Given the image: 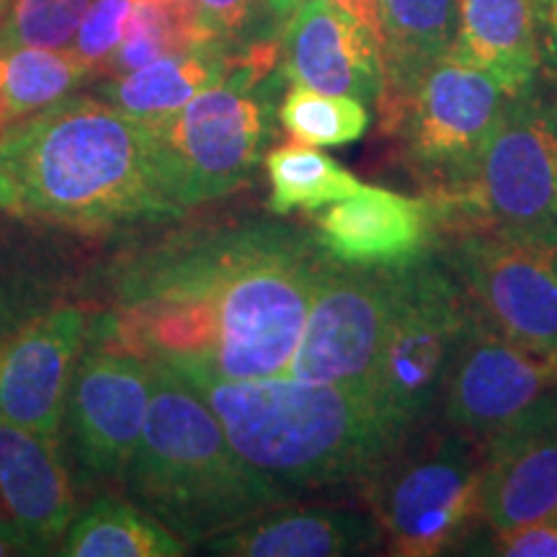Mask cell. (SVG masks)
<instances>
[{"label":"cell","instance_id":"9c48e42d","mask_svg":"<svg viewBox=\"0 0 557 557\" xmlns=\"http://www.w3.org/2000/svg\"><path fill=\"white\" fill-rule=\"evenodd\" d=\"M506 103L498 81L449 54L429 70L389 135L431 201L468 189Z\"/></svg>","mask_w":557,"mask_h":557},{"label":"cell","instance_id":"d6986e66","mask_svg":"<svg viewBox=\"0 0 557 557\" xmlns=\"http://www.w3.org/2000/svg\"><path fill=\"white\" fill-rule=\"evenodd\" d=\"M385 532L374 513L351 508H269L205 542L225 557H346L377 553Z\"/></svg>","mask_w":557,"mask_h":557},{"label":"cell","instance_id":"8fae6325","mask_svg":"<svg viewBox=\"0 0 557 557\" xmlns=\"http://www.w3.org/2000/svg\"><path fill=\"white\" fill-rule=\"evenodd\" d=\"M389 297L393 269L346 267L331 261L310 305L287 377L364 387L374 393Z\"/></svg>","mask_w":557,"mask_h":557},{"label":"cell","instance_id":"6da1fadb","mask_svg":"<svg viewBox=\"0 0 557 557\" xmlns=\"http://www.w3.org/2000/svg\"><path fill=\"white\" fill-rule=\"evenodd\" d=\"M331 256L312 233L248 220L173 235L120 263L88 338L220 380L287 374Z\"/></svg>","mask_w":557,"mask_h":557},{"label":"cell","instance_id":"74e56055","mask_svg":"<svg viewBox=\"0 0 557 557\" xmlns=\"http://www.w3.org/2000/svg\"><path fill=\"white\" fill-rule=\"evenodd\" d=\"M11 3L13 0H0V21L5 18V13H9V9H11Z\"/></svg>","mask_w":557,"mask_h":557},{"label":"cell","instance_id":"ffe728a7","mask_svg":"<svg viewBox=\"0 0 557 557\" xmlns=\"http://www.w3.org/2000/svg\"><path fill=\"white\" fill-rule=\"evenodd\" d=\"M459 0H380L382 132L389 135L426 73L455 45Z\"/></svg>","mask_w":557,"mask_h":557},{"label":"cell","instance_id":"ac0fdd59","mask_svg":"<svg viewBox=\"0 0 557 557\" xmlns=\"http://www.w3.org/2000/svg\"><path fill=\"white\" fill-rule=\"evenodd\" d=\"M284 26L282 70L289 83L380 101L382 47L359 18L331 0H302Z\"/></svg>","mask_w":557,"mask_h":557},{"label":"cell","instance_id":"d4e9b609","mask_svg":"<svg viewBox=\"0 0 557 557\" xmlns=\"http://www.w3.org/2000/svg\"><path fill=\"white\" fill-rule=\"evenodd\" d=\"M207 41L222 39L205 26L197 0H137L120 47L96 70V75L116 78L165 54L191 50Z\"/></svg>","mask_w":557,"mask_h":557},{"label":"cell","instance_id":"7a4b0ae2","mask_svg":"<svg viewBox=\"0 0 557 557\" xmlns=\"http://www.w3.org/2000/svg\"><path fill=\"white\" fill-rule=\"evenodd\" d=\"M18 212L75 230L181 218L165 194L148 122L94 96H65L0 129Z\"/></svg>","mask_w":557,"mask_h":557},{"label":"cell","instance_id":"30bf717a","mask_svg":"<svg viewBox=\"0 0 557 557\" xmlns=\"http://www.w3.org/2000/svg\"><path fill=\"white\" fill-rule=\"evenodd\" d=\"M444 259L498 333L557 357V225L459 230Z\"/></svg>","mask_w":557,"mask_h":557},{"label":"cell","instance_id":"1f68e13d","mask_svg":"<svg viewBox=\"0 0 557 557\" xmlns=\"http://www.w3.org/2000/svg\"><path fill=\"white\" fill-rule=\"evenodd\" d=\"M537 11V45L540 67L557 81V0H534Z\"/></svg>","mask_w":557,"mask_h":557},{"label":"cell","instance_id":"4316f807","mask_svg":"<svg viewBox=\"0 0 557 557\" xmlns=\"http://www.w3.org/2000/svg\"><path fill=\"white\" fill-rule=\"evenodd\" d=\"M276 114L295 143L312 145V148L357 143L369 127L364 101L341 94H323V90L297 86V83H292V88L284 94Z\"/></svg>","mask_w":557,"mask_h":557},{"label":"cell","instance_id":"cb8c5ba5","mask_svg":"<svg viewBox=\"0 0 557 557\" xmlns=\"http://www.w3.org/2000/svg\"><path fill=\"white\" fill-rule=\"evenodd\" d=\"M94 75V67L70 47H18L0 54V129L65 99Z\"/></svg>","mask_w":557,"mask_h":557},{"label":"cell","instance_id":"2e32d148","mask_svg":"<svg viewBox=\"0 0 557 557\" xmlns=\"http://www.w3.org/2000/svg\"><path fill=\"white\" fill-rule=\"evenodd\" d=\"M442 235V218L429 197H406L380 186H361L315 218L320 246L346 267H403L431 253Z\"/></svg>","mask_w":557,"mask_h":557},{"label":"cell","instance_id":"8992f818","mask_svg":"<svg viewBox=\"0 0 557 557\" xmlns=\"http://www.w3.org/2000/svg\"><path fill=\"white\" fill-rule=\"evenodd\" d=\"M475 315L468 289L436 248L393 267V297L374 393L410 434L442 408L451 367Z\"/></svg>","mask_w":557,"mask_h":557},{"label":"cell","instance_id":"e0dca14e","mask_svg":"<svg viewBox=\"0 0 557 557\" xmlns=\"http://www.w3.org/2000/svg\"><path fill=\"white\" fill-rule=\"evenodd\" d=\"M73 506L58 438L0 423V537L13 553H60Z\"/></svg>","mask_w":557,"mask_h":557},{"label":"cell","instance_id":"7402d4cb","mask_svg":"<svg viewBox=\"0 0 557 557\" xmlns=\"http://www.w3.org/2000/svg\"><path fill=\"white\" fill-rule=\"evenodd\" d=\"M243 52H235L227 41H207L109 78L99 86V94L103 101L135 120L163 122L207 88L225 81L230 70L240 62Z\"/></svg>","mask_w":557,"mask_h":557},{"label":"cell","instance_id":"4fadbf2b","mask_svg":"<svg viewBox=\"0 0 557 557\" xmlns=\"http://www.w3.org/2000/svg\"><path fill=\"white\" fill-rule=\"evenodd\" d=\"M557 385V357L506 338L480 312L459 348L442 400L444 426L485 442Z\"/></svg>","mask_w":557,"mask_h":557},{"label":"cell","instance_id":"44dd1931","mask_svg":"<svg viewBox=\"0 0 557 557\" xmlns=\"http://www.w3.org/2000/svg\"><path fill=\"white\" fill-rule=\"evenodd\" d=\"M449 58L483 70L508 96L527 90L540 70L534 0H459Z\"/></svg>","mask_w":557,"mask_h":557},{"label":"cell","instance_id":"5bb4252c","mask_svg":"<svg viewBox=\"0 0 557 557\" xmlns=\"http://www.w3.org/2000/svg\"><path fill=\"white\" fill-rule=\"evenodd\" d=\"M86 329V310L65 305L21 320L0 336V423L60 436Z\"/></svg>","mask_w":557,"mask_h":557},{"label":"cell","instance_id":"4dcf8cb0","mask_svg":"<svg viewBox=\"0 0 557 557\" xmlns=\"http://www.w3.org/2000/svg\"><path fill=\"white\" fill-rule=\"evenodd\" d=\"M197 9L207 29L233 47L246 45L263 11H271L267 0H197Z\"/></svg>","mask_w":557,"mask_h":557},{"label":"cell","instance_id":"d590c367","mask_svg":"<svg viewBox=\"0 0 557 557\" xmlns=\"http://www.w3.org/2000/svg\"><path fill=\"white\" fill-rule=\"evenodd\" d=\"M267 3H269L271 13H274L278 21H284V24H287V18L299 9V3H302V0H267Z\"/></svg>","mask_w":557,"mask_h":557},{"label":"cell","instance_id":"f1b7e54d","mask_svg":"<svg viewBox=\"0 0 557 557\" xmlns=\"http://www.w3.org/2000/svg\"><path fill=\"white\" fill-rule=\"evenodd\" d=\"M135 3L137 0H94L90 3L70 50L94 67V75L107 62L109 54L120 47Z\"/></svg>","mask_w":557,"mask_h":557},{"label":"cell","instance_id":"83f0119b","mask_svg":"<svg viewBox=\"0 0 557 557\" xmlns=\"http://www.w3.org/2000/svg\"><path fill=\"white\" fill-rule=\"evenodd\" d=\"M94 0H13L0 26L5 52L18 47L65 50L73 45Z\"/></svg>","mask_w":557,"mask_h":557},{"label":"cell","instance_id":"277c9868","mask_svg":"<svg viewBox=\"0 0 557 557\" xmlns=\"http://www.w3.org/2000/svg\"><path fill=\"white\" fill-rule=\"evenodd\" d=\"M148 364V421L122 478L132 504L189 547L292 504L287 491L235 451L220 418L184 374L163 361Z\"/></svg>","mask_w":557,"mask_h":557},{"label":"cell","instance_id":"5b68a950","mask_svg":"<svg viewBox=\"0 0 557 557\" xmlns=\"http://www.w3.org/2000/svg\"><path fill=\"white\" fill-rule=\"evenodd\" d=\"M282 52L276 41L248 45L225 81L163 122L158 139L165 194L178 214L238 191L267 156L271 103L261 81Z\"/></svg>","mask_w":557,"mask_h":557},{"label":"cell","instance_id":"836d02e7","mask_svg":"<svg viewBox=\"0 0 557 557\" xmlns=\"http://www.w3.org/2000/svg\"><path fill=\"white\" fill-rule=\"evenodd\" d=\"M24 302L0 282V336L16 329L21 320H24Z\"/></svg>","mask_w":557,"mask_h":557},{"label":"cell","instance_id":"e575fe53","mask_svg":"<svg viewBox=\"0 0 557 557\" xmlns=\"http://www.w3.org/2000/svg\"><path fill=\"white\" fill-rule=\"evenodd\" d=\"M0 212H18L16 184L3 165H0Z\"/></svg>","mask_w":557,"mask_h":557},{"label":"cell","instance_id":"7c38bea8","mask_svg":"<svg viewBox=\"0 0 557 557\" xmlns=\"http://www.w3.org/2000/svg\"><path fill=\"white\" fill-rule=\"evenodd\" d=\"M75 361L65 398L70 447L90 480H120L143 438L150 410V364L90 338Z\"/></svg>","mask_w":557,"mask_h":557},{"label":"cell","instance_id":"f35d334b","mask_svg":"<svg viewBox=\"0 0 557 557\" xmlns=\"http://www.w3.org/2000/svg\"><path fill=\"white\" fill-rule=\"evenodd\" d=\"M5 52V47H3V41H0V54H3Z\"/></svg>","mask_w":557,"mask_h":557},{"label":"cell","instance_id":"3957f363","mask_svg":"<svg viewBox=\"0 0 557 557\" xmlns=\"http://www.w3.org/2000/svg\"><path fill=\"white\" fill-rule=\"evenodd\" d=\"M181 374L220 418L235 451L292 498L310 487L369 483L410 436L364 387L287 374L261 380Z\"/></svg>","mask_w":557,"mask_h":557},{"label":"cell","instance_id":"f546056e","mask_svg":"<svg viewBox=\"0 0 557 557\" xmlns=\"http://www.w3.org/2000/svg\"><path fill=\"white\" fill-rule=\"evenodd\" d=\"M483 547L472 549L478 555L504 557H557V511L547 517L527 521L508 529H487Z\"/></svg>","mask_w":557,"mask_h":557},{"label":"cell","instance_id":"484cf974","mask_svg":"<svg viewBox=\"0 0 557 557\" xmlns=\"http://www.w3.org/2000/svg\"><path fill=\"white\" fill-rule=\"evenodd\" d=\"M263 165L271 186L269 212L276 218L292 212H318L364 186L336 158L295 139L269 150Z\"/></svg>","mask_w":557,"mask_h":557},{"label":"cell","instance_id":"8d00e7d4","mask_svg":"<svg viewBox=\"0 0 557 557\" xmlns=\"http://www.w3.org/2000/svg\"><path fill=\"white\" fill-rule=\"evenodd\" d=\"M5 555H13V547L3 537H0V557H5Z\"/></svg>","mask_w":557,"mask_h":557},{"label":"cell","instance_id":"603a6c76","mask_svg":"<svg viewBox=\"0 0 557 557\" xmlns=\"http://www.w3.org/2000/svg\"><path fill=\"white\" fill-rule=\"evenodd\" d=\"M189 545L143 508L101 496L70 521L60 555L65 557H181Z\"/></svg>","mask_w":557,"mask_h":557},{"label":"cell","instance_id":"ba28073f","mask_svg":"<svg viewBox=\"0 0 557 557\" xmlns=\"http://www.w3.org/2000/svg\"><path fill=\"white\" fill-rule=\"evenodd\" d=\"M436 209L444 235L557 225V94L508 96L475 178Z\"/></svg>","mask_w":557,"mask_h":557},{"label":"cell","instance_id":"9a60e30c","mask_svg":"<svg viewBox=\"0 0 557 557\" xmlns=\"http://www.w3.org/2000/svg\"><path fill=\"white\" fill-rule=\"evenodd\" d=\"M557 511V385L483 442L480 524L508 529Z\"/></svg>","mask_w":557,"mask_h":557},{"label":"cell","instance_id":"d6a6232c","mask_svg":"<svg viewBox=\"0 0 557 557\" xmlns=\"http://www.w3.org/2000/svg\"><path fill=\"white\" fill-rule=\"evenodd\" d=\"M331 3L341 5V9L359 18L374 37L380 39L382 47V26H380V0H331Z\"/></svg>","mask_w":557,"mask_h":557},{"label":"cell","instance_id":"52a82bcc","mask_svg":"<svg viewBox=\"0 0 557 557\" xmlns=\"http://www.w3.org/2000/svg\"><path fill=\"white\" fill-rule=\"evenodd\" d=\"M389 553L434 557L462 547L480 524L483 442L455 429L400 449L369 480Z\"/></svg>","mask_w":557,"mask_h":557}]
</instances>
